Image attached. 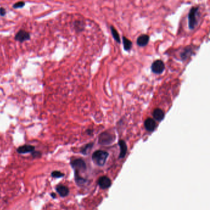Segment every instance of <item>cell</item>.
Wrapping results in <instances>:
<instances>
[{
  "mask_svg": "<svg viewBox=\"0 0 210 210\" xmlns=\"http://www.w3.org/2000/svg\"><path fill=\"white\" fill-rule=\"evenodd\" d=\"M108 152L104 150H97L94 152L92 156V159L93 162L98 166H104L106 163L107 159L108 158Z\"/></svg>",
  "mask_w": 210,
  "mask_h": 210,
  "instance_id": "6da1fadb",
  "label": "cell"
},
{
  "mask_svg": "<svg viewBox=\"0 0 210 210\" xmlns=\"http://www.w3.org/2000/svg\"><path fill=\"white\" fill-rule=\"evenodd\" d=\"M198 11H199V7H193L189 11L188 19H189V29L193 30L195 29V27L197 25L198 20L197 19V15Z\"/></svg>",
  "mask_w": 210,
  "mask_h": 210,
  "instance_id": "7a4b0ae2",
  "label": "cell"
},
{
  "mask_svg": "<svg viewBox=\"0 0 210 210\" xmlns=\"http://www.w3.org/2000/svg\"><path fill=\"white\" fill-rule=\"evenodd\" d=\"M71 164L75 175H78L80 172H84L86 170V163L82 159H76L72 161Z\"/></svg>",
  "mask_w": 210,
  "mask_h": 210,
  "instance_id": "3957f363",
  "label": "cell"
},
{
  "mask_svg": "<svg viewBox=\"0 0 210 210\" xmlns=\"http://www.w3.org/2000/svg\"><path fill=\"white\" fill-rule=\"evenodd\" d=\"M115 138L114 136L109 132H104L100 134L99 138V143L101 145H106L111 144L114 142Z\"/></svg>",
  "mask_w": 210,
  "mask_h": 210,
  "instance_id": "277c9868",
  "label": "cell"
},
{
  "mask_svg": "<svg viewBox=\"0 0 210 210\" xmlns=\"http://www.w3.org/2000/svg\"><path fill=\"white\" fill-rule=\"evenodd\" d=\"M165 66L163 62L161 60H156L152 64L151 70L156 74H161L165 70Z\"/></svg>",
  "mask_w": 210,
  "mask_h": 210,
  "instance_id": "5b68a950",
  "label": "cell"
},
{
  "mask_svg": "<svg viewBox=\"0 0 210 210\" xmlns=\"http://www.w3.org/2000/svg\"><path fill=\"white\" fill-rule=\"evenodd\" d=\"M30 38V33L24 30H20L15 36V39L16 41H18L21 43L27 41Z\"/></svg>",
  "mask_w": 210,
  "mask_h": 210,
  "instance_id": "8992f818",
  "label": "cell"
},
{
  "mask_svg": "<svg viewBox=\"0 0 210 210\" xmlns=\"http://www.w3.org/2000/svg\"><path fill=\"white\" fill-rule=\"evenodd\" d=\"M98 184L102 189H107L110 187L111 181L107 176L100 177L98 181Z\"/></svg>",
  "mask_w": 210,
  "mask_h": 210,
  "instance_id": "52a82bcc",
  "label": "cell"
},
{
  "mask_svg": "<svg viewBox=\"0 0 210 210\" xmlns=\"http://www.w3.org/2000/svg\"><path fill=\"white\" fill-rule=\"evenodd\" d=\"M144 126L146 130L149 132H152L155 130L156 128L155 121L150 118H148L145 120Z\"/></svg>",
  "mask_w": 210,
  "mask_h": 210,
  "instance_id": "ba28073f",
  "label": "cell"
},
{
  "mask_svg": "<svg viewBox=\"0 0 210 210\" xmlns=\"http://www.w3.org/2000/svg\"><path fill=\"white\" fill-rule=\"evenodd\" d=\"M149 41V36L147 35H140L138 39H137V44L141 47L146 46Z\"/></svg>",
  "mask_w": 210,
  "mask_h": 210,
  "instance_id": "9c48e42d",
  "label": "cell"
},
{
  "mask_svg": "<svg viewBox=\"0 0 210 210\" xmlns=\"http://www.w3.org/2000/svg\"><path fill=\"white\" fill-rule=\"evenodd\" d=\"M119 146L120 148V159H123L126 155L127 153V145L126 142L123 140H120L118 142Z\"/></svg>",
  "mask_w": 210,
  "mask_h": 210,
  "instance_id": "30bf717a",
  "label": "cell"
},
{
  "mask_svg": "<svg viewBox=\"0 0 210 210\" xmlns=\"http://www.w3.org/2000/svg\"><path fill=\"white\" fill-rule=\"evenodd\" d=\"M153 116L156 121H162L165 117L164 112L160 108H156L153 112Z\"/></svg>",
  "mask_w": 210,
  "mask_h": 210,
  "instance_id": "8fae6325",
  "label": "cell"
},
{
  "mask_svg": "<svg viewBox=\"0 0 210 210\" xmlns=\"http://www.w3.org/2000/svg\"><path fill=\"white\" fill-rule=\"evenodd\" d=\"M35 150V147L30 145H24L20 147L17 149V152L19 153H27L33 152Z\"/></svg>",
  "mask_w": 210,
  "mask_h": 210,
  "instance_id": "7c38bea8",
  "label": "cell"
},
{
  "mask_svg": "<svg viewBox=\"0 0 210 210\" xmlns=\"http://www.w3.org/2000/svg\"><path fill=\"white\" fill-rule=\"evenodd\" d=\"M56 191L59 193V194L61 197H66L67 196L68 193H69V190L68 188L65 185H59L58 186L56 187Z\"/></svg>",
  "mask_w": 210,
  "mask_h": 210,
  "instance_id": "4fadbf2b",
  "label": "cell"
},
{
  "mask_svg": "<svg viewBox=\"0 0 210 210\" xmlns=\"http://www.w3.org/2000/svg\"><path fill=\"white\" fill-rule=\"evenodd\" d=\"M123 47L125 51H129L131 49V48L132 47V42L130 39L125 37V36H123Z\"/></svg>",
  "mask_w": 210,
  "mask_h": 210,
  "instance_id": "5bb4252c",
  "label": "cell"
},
{
  "mask_svg": "<svg viewBox=\"0 0 210 210\" xmlns=\"http://www.w3.org/2000/svg\"><path fill=\"white\" fill-rule=\"evenodd\" d=\"M192 53V49L191 47H187L186 49H185L183 53L181 54V58L183 60H185L191 56Z\"/></svg>",
  "mask_w": 210,
  "mask_h": 210,
  "instance_id": "9a60e30c",
  "label": "cell"
},
{
  "mask_svg": "<svg viewBox=\"0 0 210 210\" xmlns=\"http://www.w3.org/2000/svg\"><path fill=\"white\" fill-rule=\"evenodd\" d=\"M110 30H111V32H112L113 37H114V38L115 39V40L116 41H117V42L120 43L121 42V41H120V35L118 33V31H117L115 28L114 27H112V26L110 27Z\"/></svg>",
  "mask_w": 210,
  "mask_h": 210,
  "instance_id": "2e32d148",
  "label": "cell"
},
{
  "mask_svg": "<svg viewBox=\"0 0 210 210\" xmlns=\"http://www.w3.org/2000/svg\"><path fill=\"white\" fill-rule=\"evenodd\" d=\"M74 26L75 30L77 31H82L84 29V24L82 21H76Z\"/></svg>",
  "mask_w": 210,
  "mask_h": 210,
  "instance_id": "e0dca14e",
  "label": "cell"
},
{
  "mask_svg": "<svg viewBox=\"0 0 210 210\" xmlns=\"http://www.w3.org/2000/svg\"><path fill=\"white\" fill-rule=\"evenodd\" d=\"M92 145H93V144H92V143H90V144L86 145L83 148H82V151L81 152H82L83 154L87 155L89 153V152L90 151L91 148L92 147Z\"/></svg>",
  "mask_w": 210,
  "mask_h": 210,
  "instance_id": "ac0fdd59",
  "label": "cell"
},
{
  "mask_svg": "<svg viewBox=\"0 0 210 210\" xmlns=\"http://www.w3.org/2000/svg\"><path fill=\"white\" fill-rule=\"evenodd\" d=\"M51 175L52 177H63L64 175L61 172L58 171H55L52 173Z\"/></svg>",
  "mask_w": 210,
  "mask_h": 210,
  "instance_id": "d6986e66",
  "label": "cell"
},
{
  "mask_svg": "<svg viewBox=\"0 0 210 210\" xmlns=\"http://www.w3.org/2000/svg\"><path fill=\"white\" fill-rule=\"evenodd\" d=\"M24 6H25V3H24L23 1H19L14 4V5H13V7L16 8V9H18V8L23 7Z\"/></svg>",
  "mask_w": 210,
  "mask_h": 210,
  "instance_id": "ffe728a7",
  "label": "cell"
},
{
  "mask_svg": "<svg viewBox=\"0 0 210 210\" xmlns=\"http://www.w3.org/2000/svg\"><path fill=\"white\" fill-rule=\"evenodd\" d=\"M6 13V9L4 7H1L0 8V15L1 16H5V14Z\"/></svg>",
  "mask_w": 210,
  "mask_h": 210,
  "instance_id": "44dd1931",
  "label": "cell"
},
{
  "mask_svg": "<svg viewBox=\"0 0 210 210\" xmlns=\"http://www.w3.org/2000/svg\"><path fill=\"white\" fill-rule=\"evenodd\" d=\"M87 132H88V134H91V132H92V130H88V131H87Z\"/></svg>",
  "mask_w": 210,
  "mask_h": 210,
  "instance_id": "7402d4cb",
  "label": "cell"
},
{
  "mask_svg": "<svg viewBox=\"0 0 210 210\" xmlns=\"http://www.w3.org/2000/svg\"><path fill=\"white\" fill-rule=\"evenodd\" d=\"M51 195H52V197H53L54 198V197H56V194H54V193H52V194H51Z\"/></svg>",
  "mask_w": 210,
  "mask_h": 210,
  "instance_id": "603a6c76",
  "label": "cell"
}]
</instances>
